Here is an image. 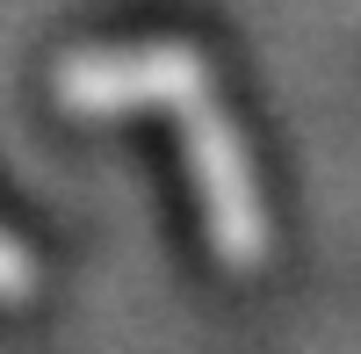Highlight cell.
<instances>
[{"label": "cell", "mask_w": 361, "mask_h": 354, "mask_svg": "<svg viewBox=\"0 0 361 354\" xmlns=\"http://www.w3.org/2000/svg\"><path fill=\"white\" fill-rule=\"evenodd\" d=\"M58 109L109 123V116H173L180 123V166L195 188L202 239L224 275H260L275 253V217L260 195V166L246 152V130L224 109V87L209 58L180 37H145V44H94L58 66Z\"/></svg>", "instance_id": "cell-1"}, {"label": "cell", "mask_w": 361, "mask_h": 354, "mask_svg": "<svg viewBox=\"0 0 361 354\" xmlns=\"http://www.w3.org/2000/svg\"><path fill=\"white\" fill-rule=\"evenodd\" d=\"M29 297H37V253L0 224V304H29Z\"/></svg>", "instance_id": "cell-2"}]
</instances>
